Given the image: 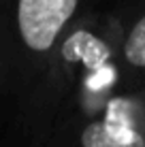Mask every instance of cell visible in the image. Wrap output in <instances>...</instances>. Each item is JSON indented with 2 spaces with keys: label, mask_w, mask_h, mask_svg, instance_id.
I'll use <instances>...</instances> for the list:
<instances>
[{
  "label": "cell",
  "mask_w": 145,
  "mask_h": 147,
  "mask_svg": "<svg viewBox=\"0 0 145 147\" xmlns=\"http://www.w3.org/2000/svg\"><path fill=\"white\" fill-rule=\"evenodd\" d=\"M115 79H117V70L113 68L111 64H107V66H100V68L92 70L86 83H88L90 90H94V92H103V90L111 88V85L115 83Z\"/></svg>",
  "instance_id": "obj_5"
},
{
  "label": "cell",
  "mask_w": 145,
  "mask_h": 147,
  "mask_svg": "<svg viewBox=\"0 0 145 147\" xmlns=\"http://www.w3.org/2000/svg\"><path fill=\"white\" fill-rule=\"evenodd\" d=\"M124 62L132 70L145 75V13H141L126 30L122 40Z\"/></svg>",
  "instance_id": "obj_4"
},
{
  "label": "cell",
  "mask_w": 145,
  "mask_h": 147,
  "mask_svg": "<svg viewBox=\"0 0 145 147\" xmlns=\"http://www.w3.org/2000/svg\"><path fill=\"white\" fill-rule=\"evenodd\" d=\"M79 0H19L17 26L24 43L34 51H49L75 13Z\"/></svg>",
  "instance_id": "obj_2"
},
{
  "label": "cell",
  "mask_w": 145,
  "mask_h": 147,
  "mask_svg": "<svg viewBox=\"0 0 145 147\" xmlns=\"http://www.w3.org/2000/svg\"><path fill=\"white\" fill-rule=\"evenodd\" d=\"M81 147H145V117L132 98H113L81 132Z\"/></svg>",
  "instance_id": "obj_1"
},
{
  "label": "cell",
  "mask_w": 145,
  "mask_h": 147,
  "mask_svg": "<svg viewBox=\"0 0 145 147\" xmlns=\"http://www.w3.org/2000/svg\"><path fill=\"white\" fill-rule=\"evenodd\" d=\"M64 53L71 60H81L86 66H90V70L107 66L109 55H111L107 45L100 38L92 36L90 32H79L75 36H71V40L64 45Z\"/></svg>",
  "instance_id": "obj_3"
}]
</instances>
